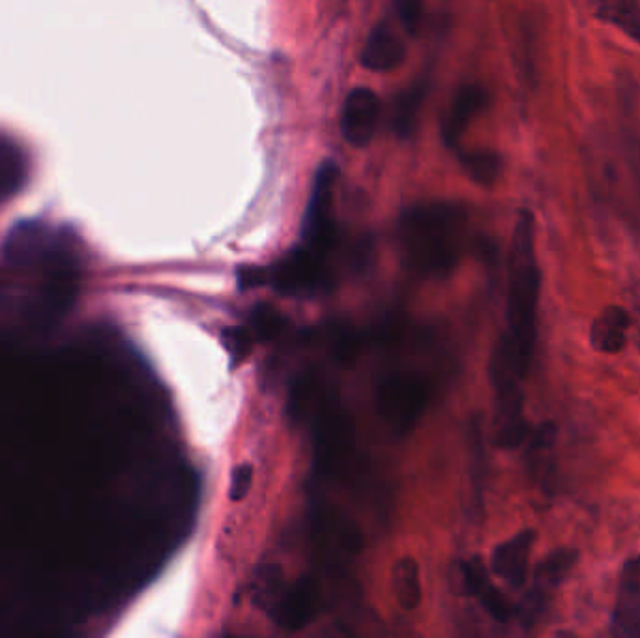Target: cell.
Wrapping results in <instances>:
<instances>
[{
  "label": "cell",
  "mask_w": 640,
  "mask_h": 638,
  "mask_svg": "<svg viewBox=\"0 0 640 638\" xmlns=\"http://www.w3.org/2000/svg\"><path fill=\"white\" fill-rule=\"evenodd\" d=\"M381 101L371 88L358 86L345 98L341 111V133L345 141L354 148L370 145L378 130Z\"/></svg>",
  "instance_id": "9c48e42d"
},
{
  "label": "cell",
  "mask_w": 640,
  "mask_h": 638,
  "mask_svg": "<svg viewBox=\"0 0 640 638\" xmlns=\"http://www.w3.org/2000/svg\"><path fill=\"white\" fill-rule=\"evenodd\" d=\"M461 167L469 174L475 184H495L496 178L500 177V156L491 151L464 152L459 156Z\"/></svg>",
  "instance_id": "d6986e66"
},
{
  "label": "cell",
  "mask_w": 640,
  "mask_h": 638,
  "mask_svg": "<svg viewBox=\"0 0 640 638\" xmlns=\"http://www.w3.org/2000/svg\"><path fill=\"white\" fill-rule=\"evenodd\" d=\"M247 326L253 332L255 339H274V337L283 334V329L287 328V321L274 305L263 303V305L253 308Z\"/></svg>",
  "instance_id": "ffe728a7"
},
{
  "label": "cell",
  "mask_w": 640,
  "mask_h": 638,
  "mask_svg": "<svg viewBox=\"0 0 640 638\" xmlns=\"http://www.w3.org/2000/svg\"><path fill=\"white\" fill-rule=\"evenodd\" d=\"M467 212L454 203H422L404 210L399 242L404 264L420 277H443L456 268L467 238Z\"/></svg>",
  "instance_id": "6da1fadb"
},
{
  "label": "cell",
  "mask_w": 640,
  "mask_h": 638,
  "mask_svg": "<svg viewBox=\"0 0 640 638\" xmlns=\"http://www.w3.org/2000/svg\"><path fill=\"white\" fill-rule=\"evenodd\" d=\"M224 345L227 352L231 354L232 363L242 362L244 358H247L253 345H255V336L251 332L250 326H232V328L225 329L224 332Z\"/></svg>",
  "instance_id": "44dd1931"
},
{
  "label": "cell",
  "mask_w": 640,
  "mask_h": 638,
  "mask_svg": "<svg viewBox=\"0 0 640 638\" xmlns=\"http://www.w3.org/2000/svg\"><path fill=\"white\" fill-rule=\"evenodd\" d=\"M291 414L297 418L311 414L315 457L321 472L336 476L349 467L354 449V431L349 414L337 405L330 394H321L313 376L294 384L291 394Z\"/></svg>",
  "instance_id": "3957f363"
},
{
  "label": "cell",
  "mask_w": 640,
  "mask_h": 638,
  "mask_svg": "<svg viewBox=\"0 0 640 638\" xmlns=\"http://www.w3.org/2000/svg\"><path fill=\"white\" fill-rule=\"evenodd\" d=\"M487 91L480 85H464L457 91L440 128L446 146L457 148L472 120L487 107Z\"/></svg>",
  "instance_id": "7c38bea8"
},
{
  "label": "cell",
  "mask_w": 640,
  "mask_h": 638,
  "mask_svg": "<svg viewBox=\"0 0 640 638\" xmlns=\"http://www.w3.org/2000/svg\"><path fill=\"white\" fill-rule=\"evenodd\" d=\"M529 371L522 368L508 345L498 339L491 358V381L495 389L496 441L502 448H517L527 438L522 381Z\"/></svg>",
  "instance_id": "277c9868"
},
{
  "label": "cell",
  "mask_w": 640,
  "mask_h": 638,
  "mask_svg": "<svg viewBox=\"0 0 640 638\" xmlns=\"http://www.w3.org/2000/svg\"><path fill=\"white\" fill-rule=\"evenodd\" d=\"M318 606L321 588L313 577L298 579L297 582L279 590L276 598L270 601L274 622L289 631H300L305 625H310L311 619L317 616Z\"/></svg>",
  "instance_id": "ba28073f"
},
{
  "label": "cell",
  "mask_w": 640,
  "mask_h": 638,
  "mask_svg": "<svg viewBox=\"0 0 640 638\" xmlns=\"http://www.w3.org/2000/svg\"><path fill=\"white\" fill-rule=\"evenodd\" d=\"M430 397V384L414 373L384 376L376 386L378 414L397 435H404L416 425L427 408Z\"/></svg>",
  "instance_id": "5b68a950"
},
{
  "label": "cell",
  "mask_w": 640,
  "mask_h": 638,
  "mask_svg": "<svg viewBox=\"0 0 640 638\" xmlns=\"http://www.w3.org/2000/svg\"><path fill=\"white\" fill-rule=\"evenodd\" d=\"M464 571V585L469 588L470 595L478 599V603L485 609V611L498 619V622H506L509 618L508 601L504 599L500 590L496 588L495 582L488 577V571L485 569L480 558H472L462 567Z\"/></svg>",
  "instance_id": "9a60e30c"
},
{
  "label": "cell",
  "mask_w": 640,
  "mask_h": 638,
  "mask_svg": "<svg viewBox=\"0 0 640 638\" xmlns=\"http://www.w3.org/2000/svg\"><path fill=\"white\" fill-rule=\"evenodd\" d=\"M629 326V313L620 305H608L595 316L590 342L601 354H618L626 347Z\"/></svg>",
  "instance_id": "5bb4252c"
},
{
  "label": "cell",
  "mask_w": 640,
  "mask_h": 638,
  "mask_svg": "<svg viewBox=\"0 0 640 638\" xmlns=\"http://www.w3.org/2000/svg\"><path fill=\"white\" fill-rule=\"evenodd\" d=\"M425 96H427V88L422 83L409 86L397 96L391 109V128L397 133V137L407 139L414 133Z\"/></svg>",
  "instance_id": "ac0fdd59"
},
{
  "label": "cell",
  "mask_w": 640,
  "mask_h": 638,
  "mask_svg": "<svg viewBox=\"0 0 640 638\" xmlns=\"http://www.w3.org/2000/svg\"><path fill=\"white\" fill-rule=\"evenodd\" d=\"M394 592L397 603L403 611H416L422 603V575L414 558L404 556L394 566Z\"/></svg>",
  "instance_id": "e0dca14e"
},
{
  "label": "cell",
  "mask_w": 640,
  "mask_h": 638,
  "mask_svg": "<svg viewBox=\"0 0 640 638\" xmlns=\"http://www.w3.org/2000/svg\"><path fill=\"white\" fill-rule=\"evenodd\" d=\"M577 558H579L577 551L561 546L555 553L548 554L547 558L542 559V564L535 569L534 582L517 611L522 627L530 629L540 622L551 603V595L564 580L568 579L569 571L577 564Z\"/></svg>",
  "instance_id": "52a82bcc"
},
{
  "label": "cell",
  "mask_w": 640,
  "mask_h": 638,
  "mask_svg": "<svg viewBox=\"0 0 640 638\" xmlns=\"http://www.w3.org/2000/svg\"><path fill=\"white\" fill-rule=\"evenodd\" d=\"M592 14L640 44L639 0H588Z\"/></svg>",
  "instance_id": "2e32d148"
},
{
  "label": "cell",
  "mask_w": 640,
  "mask_h": 638,
  "mask_svg": "<svg viewBox=\"0 0 640 638\" xmlns=\"http://www.w3.org/2000/svg\"><path fill=\"white\" fill-rule=\"evenodd\" d=\"M534 530H521L514 538L496 546L491 567L511 588H521L529 577L530 556L534 549Z\"/></svg>",
  "instance_id": "8fae6325"
},
{
  "label": "cell",
  "mask_w": 640,
  "mask_h": 638,
  "mask_svg": "<svg viewBox=\"0 0 640 638\" xmlns=\"http://www.w3.org/2000/svg\"><path fill=\"white\" fill-rule=\"evenodd\" d=\"M611 633L620 638L640 637V554L627 559L621 567Z\"/></svg>",
  "instance_id": "30bf717a"
},
{
  "label": "cell",
  "mask_w": 640,
  "mask_h": 638,
  "mask_svg": "<svg viewBox=\"0 0 640 638\" xmlns=\"http://www.w3.org/2000/svg\"><path fill=\"white\" fill-rule=\"evenodd\" d=\"M399 23L410 36L420 33L423 21V0H394Z\"/></svg>",
  "instance_id": "7402d4cb"
},
{
  "label": "cell",
  "mask_w": 640,
  "mask_h": 638,
  "mask_svg": "<svg viewBox=\"0 0 640 638\" xmlns=\"http://www.w3.org/2000/svg\"><path fill=\"white\" fill-rule=\"evenodd\" d=\"M266 284L285 294H311L331 285L330 255L300 244L266 268Z\"/></svg>",
  "instance_id": "8992f818"
},
{
  "label": "cell",
  "mask_w": 640,
  "mask_h": 638,
  "mask_svg": "<svg viewBox=\"0 0 640 638\" xmlns=\"http://www.w3.org/2000/svg\"><path fill=\"white\" fill-rule=\"evenodd\" d=\"M251 483H253V467L251 465H240L234 468L231 474V485H229V498L232 502L244 501L250 493Z\"/></svg>",
  "instance_id": "603a6c76"
},
{
  "label": "cell",
  "mask_w": 640,
  "mask_h": 638,
  "mask_svg": "<svg viewBox=\"0 0 640 638\" xmlns=\"http://www.w3.org/2000/svg\"><path fill=\"white\" fill-rule=\"evenodd\" d=\"M404 59L403 41L397 38L394 28L381 21L373 27L362 51V67L371 72L386 73L396 70Z\"/></svg>",
  "instance_id": "4fadbf2b"
},
{
  "label": "cell",
  "mask_w": 640,
  "mask_h": 638,
  "mask_svg": "<svg viewBox=\"0 0 640 638\" xmlns=\"http://www.w3.org/2000/svg\"><path fill=\"white\" fill-rule=\"evenodd\" d=\"M542 274L535 255L534 216L519 212L508 258V329L500 337L522 368L530 369L538 337V305H540Z\"/></svg>",
  "instance_id": "7a4b0ae2"
}]
</instances>
